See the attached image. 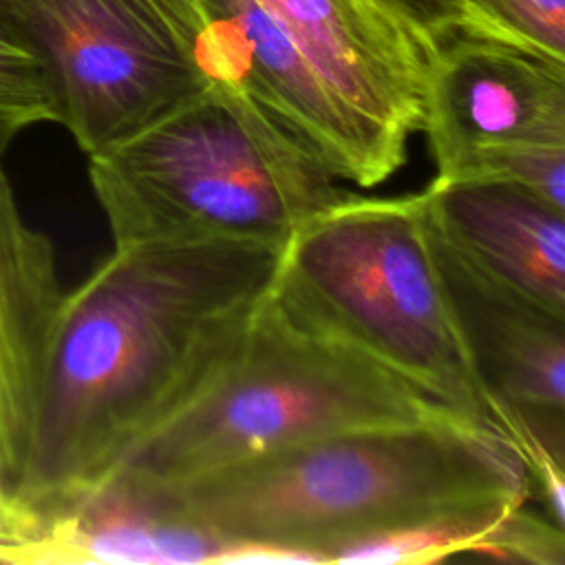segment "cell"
Returning <instances> with one entry per match:
<instances>
[{
    "label": "cell",
    "instance_id": "5bb4252c",
    "mask_svg": "<svg viewBox=\"0 0 565 565\" xmlns=\"http://www.w3.org/2000/svg\"><path fill=\"white\" fill-rule=\"evenodd\" d=\"M466 35L503 40L565 62V0H461Z\"/></svg>",
    "mask_w": 565,
    "mask_h": 565
},
{
    "label": "cell",
    "instance_id": "7c38bea8",
    "mask_svg": "<svg viewBox=\"0 0 565 565\" xmlns=\"http://www.w3.org/2000/svg\"><path fill=\"white\" fill-rule=\"evenodd\" d=\"M225 543L154 516L126 488L106 481L46 525L38 563L194 565L216 563Z\"/></svg>",
    "mask_w": 565,
    "mask_h": 565
},
{
    "label": "cell",
    "instance_id": "9c48e42d",
    "mask_svg": "<svg viewBox=\"0 0 565 565\" xmlns=\"http://www.w3.org/2000/svg\"><path fill=\"white\" fill-rule=\"evenodd\" d=\"M430 234L488 406L516 408L565 450V316L477 269L433 223Z\"/></svg>",
    "mask_w": 565,
    "mask_h": 565
},
{
    "label": "cell",
    "instance_id": "6da1fadb",
    "mask_svg": "<svg viewBox=\"0 0 565 565\" xmlns=\"http://www.w3.org/2000/svg\"><path fill=\"white\" fill-rule=\"evenodd\" d=\"M280 245H115L57 307L0 532L38 563L49 523L97 490L212 375L269 291Z\"/></svg>",
    "mask_w": 565,
    "mask_h": 565
},
{
    "label": "cell",
    "instance_id": "ba28073f",
    "mask_svg": "<svg viewBox=\"0 0 565 565\" xmlns=\"http://www.w3.org/2000/svg\"><path fill=\"white\" fill-rule=\"evenodd\" d=\"M433 179H481L499 161L565 148V62L457 33L428 62L424 117Z\"/></svg>",
    "mask_w": 565,
    "mask_h": 565
},
{
    "label": "cell",
    "instance_id": "5b68a950",
    "mask_svg": "<svg viewBox=\"0 0 565 565\" xmlns=\"http://www.w3.org/2000/svg\"><path fill=\"white\" fill-rule=\"evenodd\" d=\"M88 181L115 245L243 238L282 247L349 194L294 135L223 82L88 154Z\"/></svg>",
    "mask_w": 565,
    "mask_h": 565
},
{
    "label": "cell",
    "instance_id": "52a82bcc",
    "mask_svg": "<svg viewBox=\"0 0 565 565\" xmlns=\"http://www.w3.org/2000/svg\"><path fill=\"white\" fill-rule=\"evenodd\" d=\"M0 7L42 60L57 124L86 157L212 84L154 0H0Z\"/></svg>",
    "mask_w": 565,
    "mask_h": 565
},
{
    "label": "cell",
    "instance_id": "2e32d148",
    "mask_svg": "<svg viewBox=\"0 0 565 565\" xmlns=\"http://www.w3.org/2000/svg\"><path fill=\"white\" fill-rule=\"evenodd\" d=\"M154 2L172 20V24L181 31V35L190 42V46L194 49V55H196L201 24H199V15H196V9H194V2L192 0H154Z\"/></svg>",
    "mask_w": 565,
    "mask_h": 565
},
{
    "label": "cell",
    "instance_id": "4fadbf2b",
    "mask_svg": "<svg viewBox=\"0 0 565 565\" xmlns=\"http://www.w3.org/2000/svg\"><path fill=\"white\" fill-rule=\"evenodd\" d=\"M38 124H57L53 88L42 60L0 7V154Z\"/></svg>",
    "mask_w": 565,
    "mask_h": 565
},
{
    "label": "cell",
    "instance_id": "8fae6325",
    "mask_svg": "<svg viewBox=\"0 0 565 565\" xmlns=\"http://www.w3.org/2000/svg\"><path fill=\"white\" fill-rule=\"evenodd\" d=\"M62 296L55 247L22 214L0 154V508L26 459Z\"/></svg>",
    "mask_w": 565,
    "mask_h": 565
},
{
    "label": "cell",
    "instance_id": "8992f818",
    "mask_svg": "<svg viewBox=\"0 0 565 565\" xmlns=\"http://www.w3.org/2000/svg\"><path fill=\"white\" fill-rule=\"evenodd\" d=\"M274 289L309 320L490 428L422 192L347 194L282 245Z\"/></svg>",
    "mask_w": 565,
    "mask_h": 565
},
{
    "label": "cell",
    "instance_id": "9a60e30c",
    "mask_svg": "<svg viewBox=\"0 0 565 565\" xmlns=\"http://www.w3.org/2000/svg\"><path fill=\"white\" fill-rule=\"evenodd\" d=\"M402 20L426 46L437 51L446 40L463 33L466 15L461 0H377Z\"/></svg>",
    "mask_w": 565,
    "mask_h": 565
},
{
    "label": "cell",
    "instance_id": "277c9868",
    "mask_svg": "<svg viewBox=\"0 0 565 565\" xmlns=\"http://www.w3.org/2000/svg\"><path fill=\"white\" fill-rule=\"evenodd\" d=\"M439 419L468 422L271 282L225 360L108 479L163 488L340 430Z\"/></svg>",
    "mask_w": 565,
    "mask_h": 565
},
{
    "label": "cell",
    "instance_id": "3957f363",
    "mask_svg": "<svg viewBox=\"0 0 565 565\" xmlns=\"http://www.w3.org/2000/svg\"><path fill=\"white\" fill-rule=\"evenodd\" d=\"M196 60L338 181L375 188L419 132L428 46L377 0H192Z\"/></svg>",
    "mask_w": 565,
    "mask_h": 565
},
{
    "label": "cell",
    "instance_id": "30bf717a",
    "mask_svg": "<svg viewBox=\"0 0 565 565\" xmlns=\"http://www.w3.org/2000/svg\"><path fill=\"white\" fill-rule=\"evenodd\" d=\"M424 205L437 234L468 263L565 316V210L492 179H433Z\"/></svg>",
    "mask_w": 565,
    "mask_h": 565
},
{
    "label": "cell",
    "instance_id": "7a4b0ae2",
    "mask_svg": "<svg viewBox=\"0 0 565 565\" xmlns=\"http://www.w3.org/2000/svg\"><path fill=\"white\" fill-rule=\"evenodd\" d=\"M108 481L159 519L313 563H331L335 550L362 539L532 497L514 448L461 419L340 430L163 488Z\"/></svg>",
    "mask_w": 565,
    "mask_h": 565
}]
</instances>
